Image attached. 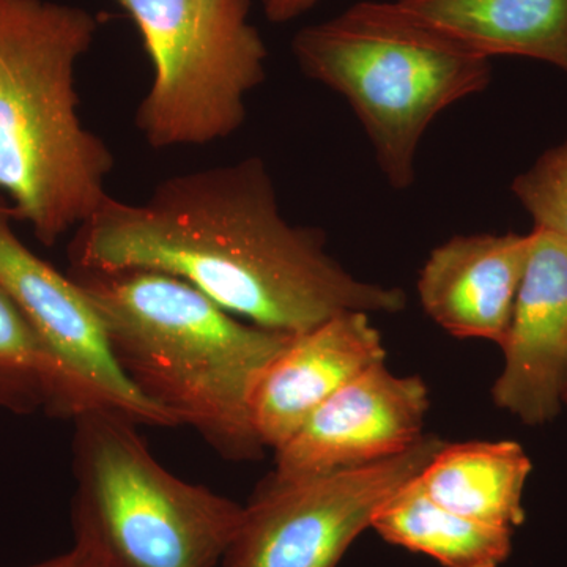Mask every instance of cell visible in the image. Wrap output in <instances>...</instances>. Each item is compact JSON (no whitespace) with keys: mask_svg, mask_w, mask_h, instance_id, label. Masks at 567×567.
Returning a JSON list of instances; mask_svg holds the SVG:
<instances>
[{"mask_svg":"<svg viewBox=\"0 0 567 567\" xmlns=\"http://www.w3.org/2000/svg\"><path fill=\"white\" fill-rule=\"evenodd\" d=\"M316 227L284 218L257 156L164 178L140 204L107 197L74 230L70 268L159 271L192 284L230 315L297 334L344 312L395 315L399 287L354 278Z\"/></svg>","mask_w":567,"mask_h":567,"instance_id":"cell-1","label":"cell"},{"mask_svg":"<svg viewBox=\"0 0 567 567\" xmlns=\"http://www.w3.org/2000/svg\"><path fill=\"white\" fill-rule=\"evenodd\" d=\"M69 275L102 320L118 368L148 402L227 461L262 456L249 393L292 334L246 322L159 271L70 268Z\"/></svg>","mask_w":567,"mask_h":567,"instance_id":"cell-2","label":"cell"},{"mask_svg":"<svg viewBox=\"0 0 567 567\" xmlns=\"http://www.w3.org/2000/svg\"><path fill=\"white\" fill-rule=\"evenodd\" d=\"M99 22L48 0H0V194L54 246L110 197L115 158L81 122L76 65Z\"/></svg>","mask_w":567,"mask_h":567,"instance_id":"cell-3","label":"cell"},{"mask_svg":"<svg viewBox=\"0 0 567 567\" xmlns=\"http://www.w3.org/2000/svg\"><path fill=\"white\" fill-rule=\"evenodd\" d=\"M306 76L344 96L368 134L391 188L409 189L432 122L486 91L491 59L466 50L398 3L363 0L295 35Z\"/></svg>","mask_w":567,"mask_h":567,"instance_id":"cell-4","label":"cell"},{"mask_svg":"<svg viewBox=\"0 0 567 567\" xmlns=\"http://www.w3.org/2000/svg\"><path fill=\"white\" fill-rule=\"evenodd\" d=\"M73 423L74 546L110 567L221 566L244 505L173 475L121 413Z\"/></svg>","mask_w":567,"mask_h":567,"instance_id":"cell-5","label":"cell"},{"mask_svg":"<svg viewBox=\"0 0 567 567\" xmlns=\"http://www.w3.org/2000/svg\"><path fill=\"white\" fill-rule=\"evenodd\" d=\"M140 29L153 81L136 128L153 148L205 145L244 126L246 99L267 78L251 0H117Z\"/></svg>","mask_w":567,"mask_h":567,"instance_id":"cell-6","label":"cell"},{"mask_svg":"<svg viewBox=\"0 0 567 567\" xmlns=\"http://www.w3.org/2000/svg\"><path fill=\"white\" fill-rule=\"evenodd\" d=\"M443 445L423 435L405 453L372 464L300 480L268 477L244 505L219 567H338L379 507Z\"/></svg>","mask_w":567,"mask_h":567,"instance_id":"cell-7","label":"cell"},{"mask_svg":"<svg viewBox=\"0 0 567 567\" xmlns=\"http://www.w3.org/2000/svg\"><path fill=\"white\" fill-rule=\"evenodd\" d=\"M13 223L9 200L0 194V286L58 365L62 420L73 421L89 410H111L137 424L178 427L123 374L102 320L81 287L22 244Z\"/></svg>","mask_w":567,"mask_h":567,"instance_id":"cell-8","label":"cell"},{"mask_svg":"<svg viewBox=\"0 0 567 567\" xmlns=\"http://www.w3.org/2000/svg\"><path fill=\"white\" fill-rule=\"evenodd\" d=\"M429 391L420 377L385 363L365 369L331 395L275 451L278 481L327 475L405 453L420 442Z\"/></svg>","mask_w":567,"mask_h":567,"instance_id":"cell-9","label":"cell"},{"mask_svg":"<svg viewBox=\"0 0 567 567\" xmlns=\"http://www.w3.org/2000/svg\"><path fill=\"white\" fill-rule=\"evenodd\" d=\"M502 349L495 404L528 425L557 417L567 386V241L558 235L533 229Z\"/></svg>","mask_w":567,"mask_h":567,"instance_id":"cell-10","label":"cell"},{"mask_svg":"<svg viewBox=\"0 0 567 567\" xmlns=\"http://www.w3.org/2000/svg\"><path fill=\"white\" fill-rule=\"evenodd\" d=\"M368 312H344L292 334L254 380L249 415L265 447L276 451L331 395L372 365L386 350Z\"/></svg>","mask_w":567,"mask_h":567,"instance_id":"cell-11","label":"cell"},{"mask_svg":"<svg viewBox=\"0 0 567 567\" xmlns=\"http://www.w3.org/2000/svg\"><path fill=\"white\" fill-rule=\"evenodd\" d=\"M532 248V234L456 235L425 260L417 293L425 315L457 338L499 347Z\"/></svg>","mask_w":567,"mask_h":567,"instance_id":"cell-12","label":"cell"},{"mask_svg":"<svg viewBox=\"0 0 567 567\" xmlns=\"http://www.w3.org/2000/svg\"><path fill=\"white\" fill-rule=\"evenodd\" d=\"M416 21L483 58L517 55L567 74V0H395Z\"/></svg>","mask_w":567,"mask_h":567,"instance_id":"cell-13","label":"cell"},{"mask_svg":"<svg viewBox=\"0 0 567 567\" xmlns=\"http://www.w3.org/2000/svg\"><path fill=\"white\" fill-rule=\"evenodd\" d=\"M532 468L524 447L509 440L445 443L417 480L436 505L514 532L525 522L522 498Z\"/></svg>","mask_w":567,"mask_h":567,"instance_id":"cell-14","label":"cell"},{"mask_svg":"<svg viewBox=\"0 0 567 567\" xmlns=\"http://www.w3.org/2000/svg\"><path fill=\"white\" fill-rule=\"evenodd\" d=\"M417 476L379 507L371 528L388 543L427 555L445 567L502 566L513 550V532L436 505Z\"/></svg>","mask_w":567,"mask_h":567,"instance_id":"cell-15","label":"cell"},{"mask_svg":"<svg viewBox=\"0 0 567 567\" xmlns=\"http://www.w3.org/2000/svg\"><path fill=\"white\" fill-rule=\"evenodd\" d=\"M58 365L21 309L0 286V410L61 417Z\"/></svg>","mask_w":567,"mask_h":567,"instance_id":"cell-16","label":"cell"},{"mask_svg":"<svg viewBox=\"0 0 567 567\" xmlns=\"http://www.w3.org/2000/svg\"><path fill=\"white\" fill-rule=\"evenodd\" d=\"M511 192L532 216L535 229L567 241V140L517 175Z\"/></svg>","mask_w":567,"mask_h":567,"instance_id":"cell-17","label":"cell"},{"mask_svg":"<svg viewBox=\"0 0 567 567\" xmlns=\"http://www.w3.org/2000/svg\"><path fill=\"white\" fill-rule=\"evenodd\" d=\"M319 0H262L264 13L268 21L284 24L308 13Z\"/></svg>","mask_w":567,"mask_h":567,"instance_id":"cell-18","label":"cell"},{"mask_svg":"<svg viewBox=\"0 0 567 567\" xmlns=\"http://www.w3.org/2000/svg\"><path fill=\"white\" fill-rule=\"evenodd\" d=\"M25 567H110L104 565L102 559L93 557L84 548L74 546L70 550L63 551V554L55 555L43 561L35 563V565Z\"/></svg>","mask_w":567,"mask_h":567,"instance_id":"cell-19","label":"cell"},{"mask_svg":"<svg viewBox=\"0 0 567 567\" xmlns=\"http://www.w3.org/2000/svg\"><path fill=\"white\" fill-rule=\"evenodd\" d=\"M565 402L567 404V386H566V391H565Z\"/></svg>","mask_w":567,"mask_h":567,"instance_id":"cell-20","label":"cell"}]
</instances>
